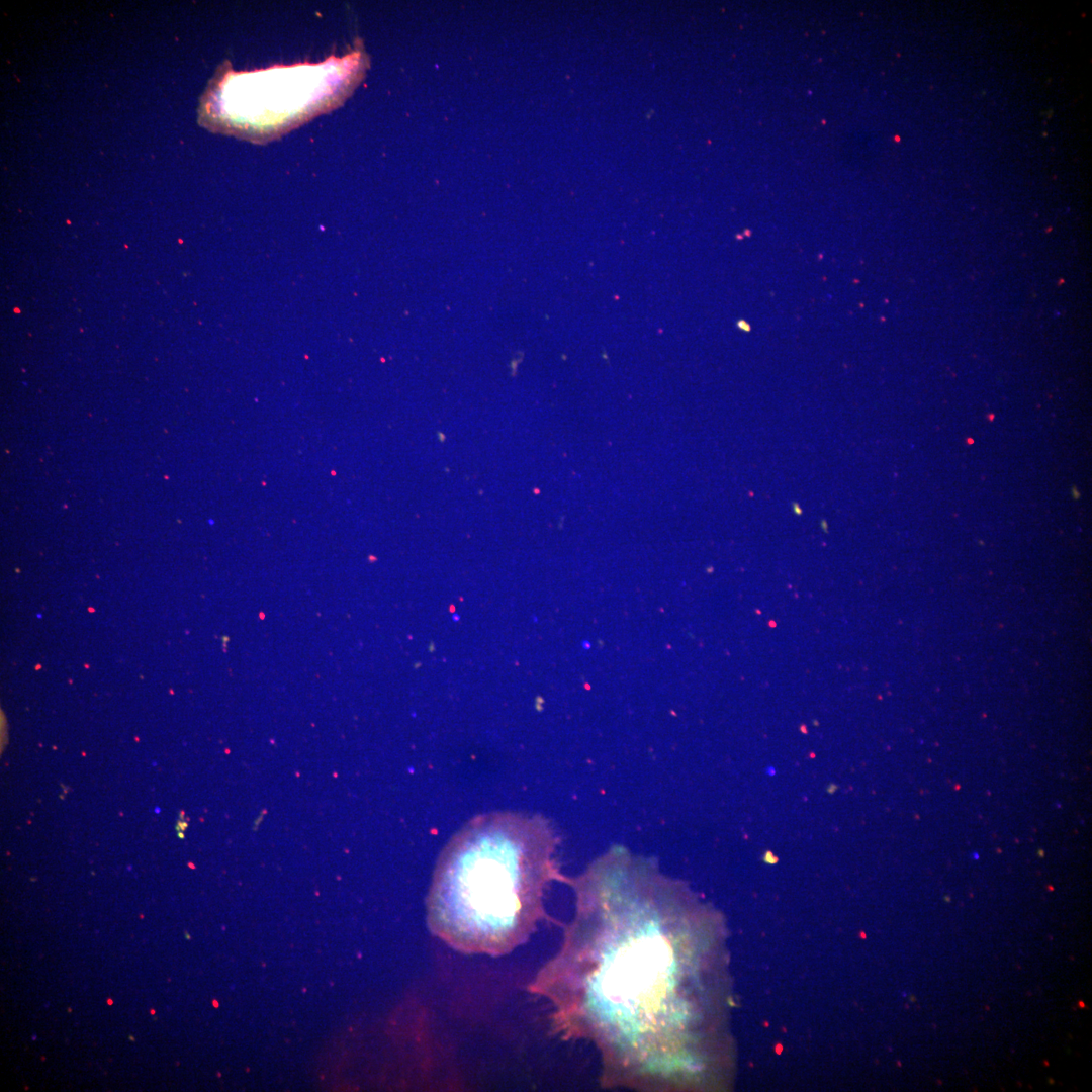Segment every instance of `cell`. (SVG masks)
<instances>
[{
	"mask_svg": "<svg viewBox=\"0 0 1092 1092\" xmlns=\"http://www.w3.org/2000/svg\"><path fill=\"white\" fill-rule=\"evenodd\" d=\"M568 885L563 941L528 986L554 1010L552 1030L598 1050L607 1088H696L703 1046L705 919L687 886L654 859L613 846Z\"/></svg>",
	"mask_w": 1092,
	"mask_h": 1092,
	"instance_id": "6da1fadb",
	"label": "cell"
},
{
	"mask_svg": "<svg viewBox=\"0 0 1092 1092\" xmlns=\"http://www.w3.org/2000/svg\"><path fill=\"white\" fill-rule=\"evenodd\" d=\"M560 837L540 814L489 812L470 819L444 846L426 900L433 935L466 954H508L547 917L544 895L568 883Z\"/></svg>",
	"mask_w": 1092,
	"mask_h": 1092,
	"instance_id": "7a4b0ae2",
	"label": "cell"
}]
</instances>
